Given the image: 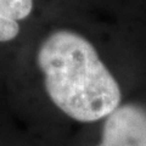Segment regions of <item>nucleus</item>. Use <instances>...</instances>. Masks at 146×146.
I'll list each match as a JSON object with an SVG mask.
<instances>
[{
  "instance_id": "1",
  "label": "nucleus",
  "mask_w": 146,
  "mask_h": 146,
  "mask_svg": "<svg viewBox=\"0 0 146 146\" xmlns=\"http://www.w3.org/2000/svg\"><path fill=\"white\" fill-rule=\"evenodd\" d=\"M36 60L49 98L68 117L95 122L119 106V85L84 36L55 32L40 45Z\"/></svg>"
},
{
  "instance_id": "2",
  "label": "nucleus",
  "mask_w": 146,
  "mask_h": 146,
  "mask_svg": "<svg viewBox=\"0 0 146 146\" xmlns=\"http://www.w3.org/2000/svg\"><path fill=\"white\" fill-rule=\"evenodd\" d=\"M99 146H146V108L128 104L106 117Z\"/></svg>"
},
{
  "instance_id": "3",
  "label": "nucleus",
  "mask_w": 146,
  "mask_h": 146,
  "mask_svg": "<svg viewBox=\"0 0 146 146\" xmlns=\"http://www.w3.org/2000/svg\"><path fill=\"white\" fill-rule=\"evenodd\" d=\"M33 9V0H0V15L11 20H23Z\"/></svg>"
},
{
  "instance_id": "4",
  "label": "nucleus",
  "mask_w": 146,
  "mask_h": 146,
  "mask_svg": "<svg viewBox=\"0 0 146 146\" xmlns=\"http://www.w3.org/2000/svg\"><path fill=\"white\" fill-rule=\"evenodd\" d=\"M18 33H20V26L17 21L0 15V42L12 40Z\"/></svg>"
}]
</instances>
